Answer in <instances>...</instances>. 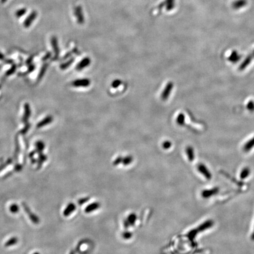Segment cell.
Wrapping results in <instances>:
<instances>
[{
    "label": "cell",
    "mask_w": 254,
    "mask_h": 254,
    "mask_svg": "<svg viewBox=\"0 0 254 254\" xmlns=\"http://www.w3.org/2000/svg\"><path fill=\"white\" fill-rule=\"evenodd\" d=\"M214 224V222L212 220L209 219V220L206 221L204 223L200 225L197 228L193 230V231H191L189 233V235L190 238L191 239H193L198 234H199L200 232H203L205 230L210 229V228H211L213 226Z\"/></svg>",
    "instance_id": "6da1fadb"
},
{
    "label": "cell",
    "mask_w": 254,
    "mask_h": 254,
    "mask_svg": "<svg viewBox=\"0 0 254 254\" xmlns=\"http://www.w3.org/2000/svg\"><path fill=\"white\" fill-rule=\"evenodd\" d=\"M174 87V84L172 82H169L164 88L163 92L161 94V98L163 101H167L169 97L172 88Z\"/></svg>",
    "instance_id": "7a4b0ae2"
},
{
    "label": "cell",
    "mask_w": 254,
    "mask_h": 254,
    "mask_svg": "<svg viewBox=\"0 0 254 254\" xmlns=\"http://www.w3.org/2000/svg\"><path fill=\"white\" fill-rule=\"evenodd\" d=\"M197 169L202 175L204 176L206 180H210L211 179L212 175L208 169L206 167L205 165L203 163H200L197 166Z\"/></svg>",
    "instance_id": "3957f363"
},
{
    "label": "cell",
    "mask_w": 254,
    "mask_h": 254,
    "mask_svg": "<svg viewBox=\"0 0 254 254\" xmlns=\"http://www.w3.org/2000/svg\"><path fill=\"white\" fill-rule=\"evenodd\" d=\"M219 189L218 187L213 188L210 189H205L201 192V196L204 198H209L212 196L218 194Z\"/></svg>",
    "instance_id": "277c9868"
},
{
    "label": "cell",
    "mask_w": 254,
    "mask_h": 254,
    "mask_svg": "<svg viewBox=\"0 0 254 254\" xmlns=\"http://www.w3.org/2000/svg\"><path fill=\"white\" fill-rule=\"evenodd\" d=\"M90 84L91 81L89 79H79L73 81L72 85L75 87H87Z\"/></svg>",
    "instance_id": "5b68a950"
},
{
    "label": "cell",
    "mask_w": 254,
    "mask_h": 254,
    "mask_svg": "<svg viewBox=\"0 0 254 254\" xmlns=\"http://www.w3.org/2000/svg\"><path fill=\"white\" fill-rule=\"evenodd\" d=\"M91 64V60L89 58H85L83 60L81 61L77 66L76 69L78 71H81L85 68L88 67Z\"/></svg>",
    "instance_id": "8992f818"
},
{
    "label": "cell",
    "mask_w": 254,
    "mask_h": 254,
    "mask_svg": "<svg viewBox=\"0 0 254 254\" xmlns=\"http://www.w3.org/2000/svg\"><path fill=\"white\" fill-rule=\"evenodd\" d=\"M31 108L30 105L28 103H26L24 105V115L23 116V121L24 123H27L31 115Z\"/></svg>",
    "instance_id": "52a82bcc"
},
{
    "label": "cell",
    "mask_w": 254,
    "mask_h": 254,
    "mask_svg": "<svg viewBox=\"0 0 254 254\" xmlns=\"http://www.w3.org/2000/svg\"><path fill=\"white\" fill-rule=\"evenodd\" d=\"M53 121V117L52 116H48L45 117L44 120H42V121H40L37 124L36 127L38 128H42V127L45 126V125H48L49 124H50Z\"/></svg>",
    "instance_id": "ba28073f"
},
{
    "label": "cell",
    "mask_w": 254,
    "mask_h": 254,
    "mask_svg": "<svg viewBox=\"0 0 254 254\" xmlns=\"http://www.w3.org/2000/svg\"><path fill=\"white\" fill-rule=\"evenodd\" d=\"M253 147H254V137L250 140H249L248 142L244 145L243 147V151L245 152H248Z\"/></svg>",
    "instance_id": "9c48e42d"
},
{
    "label": "cell",
    "mask_w": 254,
    "mask_h": 254,
    "mask_svg": "<svg viewBox=\"0 0 254 254\" xmlns=\"http://www.w3.org/2000/svg\"><path fill=\"white\" fill-rule=\"evenodd\" d=\"M51 44L53 46V49H54V51L55 53V58H57L59 55V49H58V44H57V39L53 37L51 39Z\"/></svg>",
    "instance_id": "30bf717a"
},
{
    "label": "cell",
    "mask_w": 254,
    "mask_h": 254,
    "mask_svg": "<svg viewBox=\"0 0 254 254\" xmlns=\"http://www.w3.org/2000/svg\"><path fill=\"white\" fill-rule=\"evenodd\" d=\"M186 153L187 155L188 158L190 161H193L194 158H195V154H194V149L189 146L186 148Z\"/></svg>",
    "instance_id": "8fae6325"
},
{
    "label": "cell",
    "mask_w": 254,
    "mask_h": 254,
    "mask_svg": "<svg viewBox=\"0 0 254 254\" xmlns=\"http://www.w3.org/2000/svg\"><path fill=\"white\" fill-rule=\"evenodd\" d=\"M36 16V12H32L31 14L27 18V19H26V21H25V27H30V25L31 24V23H32V22L34 21V20L35 19Z\"/></svg>",
    "instance_id": "7c38bea8"
},
{
    "label": "cell",
    "mask_w": 254,
    "mask_h": 254,
    "mask_svg": "<svg viewBox=\"0 0 254 254\" xmlns=\"http://www.w3.org/2000/svg\"><path fill=\"white\" fill-rule=\"evenodd\" d=\"M251 170L248 167H245L242 169L240 173V178L241 180H244L247 178L248 176L250 175Z\"/></svg>",
    "instance_id": "4fadbf2b"
},
{
    "label": "cell",
    "mask_w": 254,
    "mask_h": 254,
    "mask_svg": "<svg viewBox=\"0 0 254 254\" xmlns=\"http://www.w3.org/2000/svg\"><path fill=\"white\" fill-rule=\"evenodd\" d=\"M185 115L181 113L178 115L177 118H176V122L178 125L182 126L185 124Z\"/></svg>",
    "instance_id": "5bb4252c"
},
{
    "label": "cell",
    "mask_w": 254,
    "mask_h": 254,
    "mask_svg": "<svg viewBox=\"0 0 254 254\" xmlns=\"http://www.w3.org/2000/svg\"><path fill=\"white\" fill-rule=\"evenodd\" d=\"M251 57H248L245 60L243 61V62L241 64V65L239 67V70H243V69H245L246 67L248 66V65L250 64L251 61Z\"/></svg>",
    "instance_id": "9a60e30c"
},
{
    "label": "cell",
    "mask_w": 254,
    "mask_h": 254,
    "mask_svg": "<svg viewBox=\"0 0 254 254\" xmlns=\"http://www.w3.org/2000/svg\"><path fill=\"white\" fill-rule=\"evenodd\" d=\"M239 58V57H238V55L236 53H233L232 55L230 56L229 60L231 61V62H237L236 61L238 60V59Z\"/></svg>",
    "instance_id": "2e32d148"
},
{
    "label": "cell",
    "mask_w": 254,
    "mask_h": 254,
    "mask_svg": "<svg viewBox=\"0 0 254 254\" xmlns=\"http://www.w3.org/2000/svg\"><path fill=\"white\" fill-rule=\"evenodd\" d=\"M122 82H121L120 79H115V81H114L112 84H111V87L114 88H118L120 85L121 84Z\"/></svg>",
    "instance_id": "e0dca14e"
},
{
    "label": "cell",
    "mask_w": 254,
    "mask_h": 254,
    "mask_svg": "<svg viewBox=\"0 0 254 254\" xmlns=\"http://www.w3.org/2000/svg\"><path fill=\"white\" fill-rule=\"evenodd\" d=\"M73 61H74V59H72V60L68 61L67 62L62 64V65L61 66V68L62 70H65V69H66L68 67H70V66L71 64H72Z\"/></svg>",
    "instance_id": "ac0fdd59"
},
{
    "label": "cell",
    "mask_w": 254,
    "mask_h": 254,
    "mask_svg": "<svg viewBox=\"0 0 254 254\" xmlns=\"http://www.w3.org/2000/svg\"><path fill=\"white\" fill-rule=\"evenodd\" d=\"M46 69H47V65L45 64V65H44V66L42 67V69H41V71H40V73L39 77H38V79H39V80H40L42 77H43V75L44 74V73L45 72Z\"/></svg>",
    "instance_id": "d6986e66"
},
{
    "label": "cell",
    "mask_w": 254,
    "mask_h": 254,
    "mask_svg": "<svg viewBox=\"0 0 254 254\" xmlns=\"http://www.w3.org/2000/svg\"><path fill=\"white\" fill-rule=\"evenodd\" d=\"M36 145L38 150L42 151V150H43V149L44 148V144L43 142H41V141L38 142L36 144Z\"/></svg>",
    "instance_id": "ffe728a7"
},
{
    "label": "cell",
    "mask_w": 254,
    "mask_h": 254,
    "mask_svg": "<svg viewBox=\"0 0 254 254\" xmlns=\"http://www.w3.org/2000/svg\"><path fill=\"white\" fill-rule=\"evenodd\" d=\"M163 148H165V149H168L171 146V142L170 141H167L163 142Z\"/></svg>",
    "instance_id": "44dd1931"
},
{
    "label": "cell",
    "mask_w": 254,
    "mask_h": 254,
    "mask_svg": "<svg viewBox=\"0 0 254 254\" xmlns=\"http://www.w3.org/2000/svg\"><path fill=\"white\" fill-rule=\"evenodd\" d=\"M247 108L250 111L254 110V103L253 101H249L247 105Z\"/></svg>",
    "instance_id": "7402d4cb"
},
{
    "label": "cell",
    "mask_w": 254,
    "mask_h": 254,
    "mask_svg": "<svg viewBox=\"0 0 254 254\" xmlns=\"http://www.w3.org/2000/svg\"><path fill=\"white\" fill-rule=\"evenodd\" d=\"M15 70H16V66H12V67H11V68L10 70H9L6 73V75H10L12 74H13V73L15 72Z\"/></svg>",
    "instance_id": "603a6c76"
},
{
    "label": "cell",
    "mask_w": 254,
    "mask_h": 254,
    "mask_svg": "<svg viewBox=\"0 0 254 254\" xmlns=\"http://www.w3.org/2000/svg\"><path fill=\"white\" fill-rule=\"evenodd\" d=\"M30 124H27V125H26L25 128H24L22 130L21 133H23V134H25V133H27V131H28V129H30Z\"/></svg>",
    "instance_id": "cb8c5ba5"
},
{
    "label": "cell",
    "mask_w": 254,
    "mask_h": 254,
    "mask_svg": "<svg viewBox=\"0 0 254 254\" xmlns=\"http://www.w3.org/2000/svg\"><path fill=\"white\" fill-rule=\"evenodd\" d=\"M25 12V9L20 10H19V11H18V12H17V15L18 17H20V16L23 15V14H24Z\"/></svg>",
    "instance_id": "d4e9b609"
},
{
    "label": "cell",
    "mask_w": 254,
    "mask_h": 254,
    "mask_svg": "<svg viewBox=\"0 0 254 254\" xmlns=\"http://www.w3.org/2000/svg\"><path fill=\"white\" fill-rule=\"evenodd\" d=\"M11 210L13 212H16L17 211V210H18V207H17V206L15 205H12V206H11Z\"/></svg>",
    "instance_id": "484cf974"
},
{
    "label": "cell",
    "mask_w": 254,
    "mask_h": 254,
    "mask_svg": "<svg viewBox=\"0 0 254 254\" xmlns=\"http://www.w3.org/2000/svg\"><path fill=\"white\" fill-rule=\"evenodd\" d=\"M4 55L2 54V53H0V60H3V59H4Z\"/></svg>",
    "instance_id": "4316f807"
},
{
    "label": "cell",
    "mask_w": 254,
    "mask_h": 254,
    "mask_svg": "<svg viewBox=\"0 0 254 254\" xmlns=\"http://www.w3.org/2000/svg\"><path fill=\"white\" fill-rule=\"evenodd\" d=\"M251 239H252V240L254 241V232H253V233L252 234V235H251Z\"/></svg>",
    "instance_id": "83f0119b"
},
{
    "label": "cell",
    "mask_w": 254,
    "mask_h": 254,
    "mask_svg": "<svg viewBox=\"0 0 254 254\" xmlns=\"http://www.w3.org/2000/svg\"><path fill=\"white\" fill-rule=\"evenodd\" d=\"M37 254V253H36V254Z\"/></svg>",
    "instance_id": "f1b7e54d"
}]
</instances>
